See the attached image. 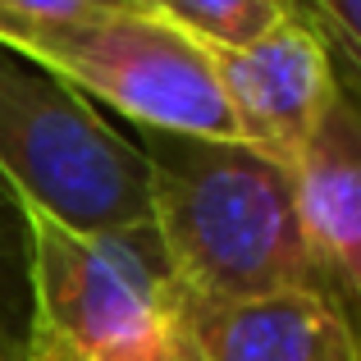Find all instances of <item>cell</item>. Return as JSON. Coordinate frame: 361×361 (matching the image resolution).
Here are the masks:
<instances>
[{"label": "cell", "mask_w": 361, "mask_h": 361, "mask_svg": "<svg viewBox=\"0 0 361 361\" xmlns=\"http://www.w3.org/2000/svg\"><path fill=\"white\" fill-rule=\"evenodd\" d=\"M298 18L320 37L338 92L361 110V0H298Z\"/></svg>", "instance_id": "9c48e42d"}, {"label": "cell", "mask_w": 361, "mask_h": 361, "mask_svg": "<svg viewBox=\"0 0 361 361\" xmlns=\"http://www.w3.org/2000/svg\"><path fill=\"white\" fill-rule=\"evenodd\" d=\"M23 215L32 329L73 361H128L174 329L178 283L156 229H69L37 211Z\"/></svg>", "instance_id": "3957f363"}, {"label": "cell", "mask_w": 361, "mask_h": 361, "mask_svg": "<svg viewBox=\"0 0 361 361\" xmlns=\"http://www.w3.org/2000/svg\"><path fill=\"white\" fill-rule=\"evenodd\" d=\"M174 329L202 361H361V338L334 288L265 298L178 293Z\"/></svg>", "instance_id": "8992f818"}, {"label": "cell", "mask_w": 361, "mask_h": 361, "mask_svg": "<svg viewBox=\"0 0 361 361\" xmlns=\"http://www.w3.org/2000/svg\"><path fill=\"white\" fill-rule=\"evenodd\" d=\"M293 183L320 274L348 307L361 338V110L343 92L298 156Z\"/></svg>", "instance_id": "52a82bcc"}, {"label": "cell", "mask_w": 361, "mask_h": 361, "mask_svg": "<svg viewBox=\"0 0 361 361\" xmlns=\"http://www.w3.org/2000/svg\"><path fill=\"white\" fill-rule=\"evenodd\" d=\"M128 361H202L192 353V348H188V338L178 334V329H169L165 338H160L156 348H151V353H142V357H128Z\"/></svg>", "instance_id": "4fadbf2b"}, {"label": "cell", "mask_w": 361, "mask_h": 361, "mask_svg": "<svg viewBox=\"0 0 361 361\" xmlns=\"http://www.w3.org/2000/svg\"><path fill=\"white\" fill-rule=\"evenodd\" d=\"M128 5H137V9H147V0H128Z\"/></svg>", "instance_id": "9a60e30c"}, {"label": "cell", "mask_w": 361, "mask_h": 361, "mask_svg": "<svg viewBox=\"0 0 361 361\" xmlns=\"http://www.w3.org/2000/svg\"><path fill=\"white\" fill-rule=\"evenodd\" d=\"M147 9L215 46H247L288 14L279 0H147Z\"/></svg>", "instance_id": "ba28073f"}, {"label": "cell", "mask_w": 361, "mask_h": 361, "mask_svg": "<svg viewBox=\"0 0 361 361\" xmlns=\"http://www.w3.org/2000/svg\"><path fill=\"white\" fill-rule=\"evenodd\" d=\"M14 361H73V357L64 353V348L55 343L51 334H42V329L27 325V338H23V348H18V357H14Z\"/></svg>", "instance_id": "7c38bea8"}, {"label": "cell", "mask_w": 361, "mask_h": 361, "mask_svg": "<svg viewBox=\"0 0 361 361\" xmlns=\"http://www.w3.org/2000/svg\"><path fill=\"white\" fill-rule=\"evenodd\" d=\"M119 5H128V0H0V46L69 32V27H82Z\"/></svg>", "instance_id": "8fae6325"}, {"label": "cell", "mask_w": 361, "mask_h": 361, "mask_svg": "<svg viewBox=\"0 0 361 361\" xmlns=\"http://www.w3.org/2000/svg\"><path fill=\"white\" fill-rule=\"evenodd\" d=\"M147 220L178 293L265 298L329 288L311 252L293 169L247 142L142 133Z\"/></svg>", "instance_id": "6da1fadb"}, {"label": "cell", "mask_w": 361, "mask_h": 361, "mask_svg": "<svg viewBox=\"0 0 361 361\" xmlns=\"http://www.w3.org/2000/svg\"><path fill=\"white\" fill-rule=\"evenodd\" d=\"M279 5H283V9H288V14H298V0H279Z\"/></svg>", "instance_id": "5bb4252c"}, {"label": "cell", "mask_w": 361, "mask_h": 361, "mask_svg": "<svg viewBox=\"0 0 361 361\" xmlns=\"http://www.w3.org/2000/svg\"><path fill=\"white\" fill-rule=\"evenodd\" d=\"M5 51L42 64L64 87L110 106L142 133L243 142L202 42L151 9L119 5L82 27Z\"/></svg>", "instance_id": "277c9868"}, {"label": "cell", "mask_w": 361, "mask_h": 361, "mask_svg": "<svg viewBox=\"0 0 361 361\" xmlns=\"http://www.w3.org/2000/svg\"><path fill=\"white\" fill-rule=\"evenodd\" d=\"M202 51L215 69V82L229 101L243 142L293 169L338 97L334 64L320 37L298 14H283L270 32L247 46L202 42Z\"/></svg>", "instance_id": "5b68a950"}, {"label": "cell", "mask_w": 361, "mask_h": 361, "mask_svg": "<svg viewBox=\"0 0 361 361\" xmlns=\"http://www.w3.org/2000/svg\"><path fill=\"white\" fill-rule=\"evenodd\" d=\"M0 202L69 229L147 224V165L87 97L0 46Z\"/></svg>", "instance_id": "7a4b0ae2"}, {"label": "cell", "mask_w": 361, "mask_h": 361, "mask_svg": "<svg viewBox=\"0 0 361 361\" xmlns=\"http://www.w3.org/2000/svg\"><path fill=\"white\" fill-rule=\"evenodd\" d=\"M32 325L27 307V252H23V215L0 202V361H14Z\"/></svg>", "instance_id": "30bf717a"}]
</instances>
